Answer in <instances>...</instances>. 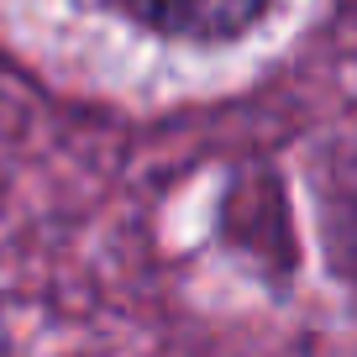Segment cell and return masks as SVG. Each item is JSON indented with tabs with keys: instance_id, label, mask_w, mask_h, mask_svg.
<instances>
[{
	"instance_id": "cell-1",
	"label": "cell",
	"mask_w": 357,
	"mask_h": 357,
	"mask_svg": "<svg viewBox=\"0 0 357 357\" xmlns=\"http://www.w3.org/2000/svg\"><path fill=\"white\" fill-rule=\"evenodd\" d=\"M126 26L174 47H231L268 22L273 0H100Z\"/></svg>"
}]
</instances>
